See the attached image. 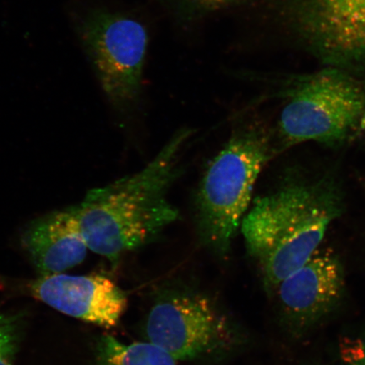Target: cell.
Segmentation results:
<instances>
[{
  "instance_id": "obj_1",
  "label": "cell",
  "mask_w": 365,
  "mask_h": 365,
  "mask_svg": "<svg viewBox=\"0 0 365 365\" xmlns=\"http://www.w3.org/2000/svg\"><path fill=\"white\" fill-rule=\"evenodd\" d=\"M192 136L180 129L140 170L89 191L73 205L88 248L116 266L125 254L153 243L180 217L168 194L182 173Z\"/></svg>"
},
{
  "instance_id": "obj_2",
  "label": "cell",
  "mask_w": 365,
  "mask_h": 365,
  "mask_svg": "<svg viewBox=\"0 0 365 365\" xmlns=\"http://www.w3.org/2000/svg\"><path fill=\"white\" fill-rule=\"evenodd\" d=\"M342 210L339 184L325 175L291 178L254 200L240 230L269 294L317 252Z\"/></svg>"
},
{
  "instance_id": "obj_3",
  "label": "cell",
  "mask_w": 365,
  "mask_h": 365,
  "mask_svg": "<svg viewBox=\"0 0 365 365\" xmlns=\"http://www.w3.org/2000/svg\"><path fill=\"white\" fill-rule=\"evenodd\" d=\"M144 335L176 361L200 365L225 364L249 344L247 331L215 295L178 280L155 290Z\"/></svg>"
},
{
  "instance_id": "obj_4",
  "label": "cell",
  "mask_w": 365,
  "mask_h": 365,
  "mask_svg": "<svg viewBox=\"0 0 365 365\" xmlns=\"http://www.w3.org/2000/svg\"><path fill=\"white\" fill-rule=\"evenodd\" d=\"M273 155L272 135L257 122H242L205 168L195 199L196 235L225 259L248 212L259 173Z\"/></svg>"
},
{
  "instance_id": "obj_5",
  "label": "cell",
  "mask_w": 365,
  "mask_h": 365,
  "mask_svg": "<svg viewBox=\"0 0 365 365\" xmlns=\"http://www.w3.org/2000/svg\"><path fill=\"white\" fill-rule=\"evenodd\" d=\"M287 91L278 134L287 147L344 144L365 130V86L351 73L328 67Z\"/></svg>"
},
{
  "instance_id": "obj_6",
  "label": "cell",
  "mask_w": 365,
  "mask_h": 365,
  "mask_svg": "<svg viewBox=\"0 0 365 365\" xmlns=\"http://www.w3.org/2000/svg\"><path fill=\"white\" fill-rule=\"evenodd\" d=\"M83 39L109 101L121 111L131 110L143 90L145 27L122 14L97 11L85 22Z\"/></svg>"
},
{
  "instance_id": "obj_7",
  "label": "cell",
  "mask_w": 365,
  "mask_h": 365,
  "mask_svg": "<svg viewBox=\"0 0 365 365\" xmlns=\"http://www.w3.org/2000/svg\"><path fill=\"white\" fill-rule=\"evenodd\" d=\"M292 24L330 68L365 73V0H289Z\"/></svg>"
},
{
  "instance_id": "obj_8",
  "label": "cell",
  "mask_w": 365,
  "mask_h": 365,
  "mask_svg": "<svg viewBox=\"0 0 365 365\" xmlns=\"http://www.w3.org/2000/svg\"><path fill=\"white\" fill-rule=\"evenodd\" d=\"M345 291L344 266L331 250H319L277 285L282 316L292 327L305 330L329 314Z\"/></svg>"
},
{
  "instance_id": "obj_9",
  "label": "cell",
  "mask_w": 365,
  "mask_h": 365,
  "mask_svg": "<svg viewBox=\"0 0 365 365\" xmlns=\"http://www.w3.org/2000/svg\"><path fill=\"white\" fill-rule=\"evenodd\" d=\"M30 292L59 312L106 328L117 325L128 304L125 292L99 274L39 277L30 285Z\"/></svg>"
},
{
  "instance_id": "obj_10",
  "label": "cell",
  "mask_w": 365,
  "mask_h": 365,
  "mask_svg": "<svg viewBox=\"0 0 365 365\" xmlns=\"http://www.w3.org/2000/svg\"><path fill=\"white\" fill-rule=\"evenodd\" d=\"M22 245L40 277L78 266L88 249L72 207L29 223L23 232Z\"/></svg>"
},
{
  "instance_id": "obj_11",
  "label": "cell",
  "mask_w": 365,
  "mask_h": 365,
  "mask_svg": "<svg viewBox=\"0 0 365 365\" xmlns=\"http://www.w3.org/2000/svg\"><path fill=\"white\" fill-rule=\"evenodd\" d=\"M96 365H178V361L152 342L125 344L105 335L98 342Z\"/></svg>"
},
{
  "instance_id": "obj_12",
  "label": "cell",
  "mask_w": 365,
  "mask_h": 365,
  "mask_svg": "<svg viewBox=\"0 0 365 365\" xmlns=\"http://www.w3.org/2000/svg\"><path fill=\"white\" fill-rule=\"evenodd\" d=\"M177 21L193 23L212 14L240 6L250 0H163Z\"/></svg>"
},
{
  "instance_id": "obj_13",
  "label": "cell",
  "mask_w": 365,
  "mask_h": 365,
  "mask_svg": "<svg viewBox=\"0 0 365 365\" xmlns=\"http://www.w3.org/2000/svg\"><path fill=\"white\" fill-rule=\"evenodd\" d=\"M24 322L21 312L0 307V365H16Z\"/></svg>"
},
{
  "instance_id": "obj_14",
  "label": "cell",
  "mask_w": 365,
  "mask_h": 365,
  "mask_svg": "<svg viewBox=\"0 0 365 365\" xmlns=\"http://www.w3.org/2000/svg\"><path fill=\"white\" fill-rule=\"evenodd\" d=\"M349 365H365V341L363 344L361 351L359 353V357L354 359Z\"/></svg>"
}]
</instances>
